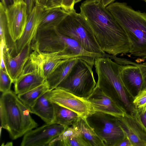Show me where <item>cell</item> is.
I'll return each mask as SVG.
<instances>
[{"mask_svg":"<svg viewBox=\"0 0 146 146\" xmlns=\"http://www.w3.org/2000/svg\"><path fill=\"white\" fill-rule=\"evenodd\" d=\"M80 10L103 51L115 56L129 53L126 33L100 0H86L81 3Z\"/></svg>","mask_w":146,"mask_h":146,"instance_id":"1","label":"cell"},{"mask_svg":"<svg viewBox=\"0 0 146 146\" xmlns=\"http://www.w3.org/2000/svg\"><path fill=\"white\" fill-rule=\"evenodd\" d=\"M106 8L123 29L128 38L129 55L138 57V63L146 59V14L123 2H113Z\"/></svg>","mask_w":146,"mask_h":146,"instance_id":"2","label":"cell"},{"mask_svg":"<svg viewBox=\"0 0 146 146\" xmlns=\"http://www.w3.org/2000/svg\"><path fill=\"white\" fill-rule=\"evenodd\" d=\"M94 66L98 76L96 86L125 108L130 113H135L137 110L131 100L132 97L122 80L121 65L109 57H102L95 59Z\"/></svg>","mask_w":146,"mask_h":146,"instance_id":"3","label":"cell"},{"mask_svg":"<svg viewBox=\"0 0 146 146\" xmlns=\"http://www.w3.org/2000/svg\"><path fill=\"white\" fill-rule=\"evenodd\" d=\"M60 23L55 28L62 35L77 41L89 52L108 57L97 42L87 21L80 13L74 9L68 12Z\"/></svg>","mask_w":146,"mask_h":146,"instance_id":"4","label":"cell"},{"mask_svg":"<svg viewBox=\"0 0 146 146\" xmlns=\"http://www.w3.org/2000/svg\"><path fill=\"white\" fill-rule=\"evenodd\" d=\"M31 47L43 52H62L72 58L80 56L84 50L77 41L61 34L55 28L38 29Z\"/></svg>","mask_w":146,"mask_h":146,"instance_id":"5","label":"cell"},{"mask_svg":"<svg viewBox=\"0 0 146 146\" xmlns=\"http://www.w3.org/2000/svg\"><path fill=\"white\" fill-rule=\"evenodd\" d=\"M21 101L15 92L2 93L0 98L1 127L8 132L13 140L25 134Z\"/></svg>","mask_w":146,"mask_h":146,"instance_id":"6","label":"cell"},{"mask_svg":"<svg viewBox=\"0 0 146 146\" xmlns=\"http://www.w3.org/2000/svg\"><path fill=\"white\" fill-rule=\"evenodd\" d=\"M92 68L85 61L78 59L67 76L56 88L86 98L93 92L96 84Z\"/></svg>","mask_w":146,"mask_h":146,"instance_id":"7","label":"cell"},{"mask_svg":"<svg viewBox=\"0 0 146 146\" xmlns=\"http://www.w3.org/2000/svg\"><path fill=\"white\" fill-rule=\"evenodd\" d=\"M86 119L105 146H116L126 137L117 117L114 116L95 111L88 115Z\"/></svg>","mask_w":146,"mask_h":146,"instance_id":"8","label":"cell"},{"mask_svg":"<svg viewBox=\"0 0 146 146\" xmlns=\"http://www.w3.org/2000/svg\"><path fill=\"white\" fill-rule=\"evenodd\" d=\"M33 50L21 73L14 83V92L17 95L30 91L46 81L40 52Z\"/></svg>","mask_w":146,"mask_h":146,"instance_id":"9","label":"cell"},{"mask_svg":"<svg viewBox=\"0 0 146 146\" xmlns=\"http://www.w3.org/2000/svg\"><path fill=\"white\" fill-rule=\"evenodd\" d=\"M113 60L121 65L122 80L133 100V93L136 95L146 87V66L116 56Z\"/></svg>","mask_w":146,"mask_h":146,"instance_id":"10","label":"cell"},{"mask_svg":"<svg viewBox=\"0 0 146 146\" xmlns=\"http://www.w3.org/2000/svg\"><path fill=\"white\" fill-rule=\"evenodd\" d=\"M49 99L53 103L65 108L85 117L95 112L86 98L78 96L66 90L56 88L50 91Z\"/></svg>","mask_w":146,"mask_h":146,"instance_id":"11","label":"cell"},{"mask_svg":"<svg viewBox=\"0 0 146 146\" xmlns=\"http://www.w3.org/2000/svg\"><path fill=\"white\" fill-rule=\"evenodd\" d=\"M68 127L55 123H46L25 134L21 146H48L52 140L62 134Z\"/></svg>","mask_w":146,"mask_h":146,"instance_id":"12","label":"cell"},{"mask_svg":"<svg viewBox=\"0 0 146 146\" xmlns=\"http://www.w3.org/2000/svg\"><path fill=\"white\" fill-rule=\"evenodd\" d=\"M117 119L132 146H146V128L138 110L134 114L127 113Z\"/></svg>","mask_w":146,"mask_h":146,"instance_id":"13","label":"cell"},{"mask_svg":"<svg viewBox=\"0 0 146 146\" xmlns=\"http://www.w3.org/2000/svg\"><path fill=\"white\" fill-rule=\"evenodd\" d=\"M5 12L9 34L15 42L22 36L27 23L28 15L26 4L23 0H18Z\"/></svg>","mask_w":146,"mask_h":146,"instance_id":"14","label":"cell"},{"mask_svg":"<svg viewBox=\"0 0 146 146\" xmlns=\"http://www.w3.org/2000/svg\"><path fill=\"white\" fill-rule=\"evenodd\" d=\"M86 99L90 103L95 111L109 114L117 117L123 116L127 113L123 107L97 86Z\"/></svg>","mask_w":146,"mask_h":146,"instance_id":"15","label":"cell"},{"mask_svg":"<svg viewBox=\"0 0 146 146\" xmlns=\"http://www.w3.org/2000/svg\"><path fill=\"white\" fill-rule=\"evenodd\" d=\"M44 10L42 7L35 5L28 15L22 36L14 42L15 50L17 54L26 46L31 45L35 40Z\"/></svg>","mask_w":146,"mask_h":146,"instance_id":"16","label":"cell"},{"mask_svg":"<svg viewBox=\"0 0 146 146\" xmlns=\"http://www.w3.org/2000/svg\"><path fill=\"white\" fill-rule=\"evenodd\" d=\"M31 44L26 46L13 57L9 51L4 48V59L7 71L13 83L21 73L30 56L32 52Z\"/></svg>","mask_w":146,"mask_h":146,"instance_id":"17","label":"cell"},{"mask_svg":"<svg viewBox=\"0 0 146 146\" xmlns=\"http://www.w3.org/2000/svg\"><path fill=\"white\" fill-rule=\"evenodd\" d=\"M50 91L40 97L29 109L30 113L38 116L46 124L53 123L54 118V103L49 99Z\"/></svg>","mask_w":146,"mask_h":146,"instance_id":"18","label":"cell"},{"mask_svg":"<svg viewBox=\"0 0 146 146\" xmlns=\"http://www.w3.org/2000/svg\"><path fill=\"white\" fill-rule=\"evenodd\" d=\"M48 146H90L72 126L68 127L62 134L52 140Z\"/></svg>","mask_w":146,"mask_h":146,"instance_id":"19","label":"cell"},{"mask_svg":"<svg viewBox=\"0 0 146 146\" xmlns=\"http://www.w3.org/2000/svg\"><path fill=\"white\" fill-rule=\"evenodd\" d=\"M71 126L90 146H105L102 141L88 124L86 118L79 116Z\"/></svg>","mask_w":146,"mask_h":146,"instance_id":"20","label":"cell"},{"mask_svg":"<svg viewBox=\"0 0 146 146\" xmlns=\"http://www.w3.org/2000/svg\"><path fill=\"white\" fill-rule=\"evenodd\" d=\"M39 52L42 58L44 74L46 79L60 65L72 58L62 52Z\"/></svg>","mask_w":146,"mask_h":146,"instance_id":"21","label":"cell"},{"mask_svg":"<svg viewBox=\"0 0 146 146\" xmlns=\"http://www.w3.org/2000/svg\"><path fill=\"white\" fill-rule=\"evenodd\" d=\"M78 58H72L63 63L47 78L46 81L49 87V90L56 88L67 76L77 60Z\"/></svg>","mask_w":146,"mask_h":146,"instance_id":"22","label":"cell"},{"mask_svg":"<svg viewBox=\"0 0 146 146\" xmlns=\"http://www.w3.org/2000/svg\"><path fill=\"white\" fill-rule=\"evenodd\" d=\"M68 13L61 7L45 10L42 14L38 29L56 28L68 15Z\"/></svg>","mask_w":146,"mask_h":146,"instance_id":"23","label":"cell"},{"mask_svg":"<svg viewBox=\"0 0 146 146\" xmlns=\"http://www.w3.org/2000/svg\"><path fill=\"white\" fill-rule=\"evenodd\" d=\"M54 113L53 123L71 126L80 116L76 112L65 108L54 103Z\"/></svg>","mask_w":146,"mask_h":146,"instance_id":"24","label":"cell"},{"mask_svg":"<svg viewBox=\"0 0 146 146\" xmlns=\"http://www.w3.org/2000/svg\"><path fill=\"white\" fill-rule=\"evenodd\" d=\"M49 90V86L46 81L38 87L27 92L17 95L19 100L29 110L40 97Z\"/></svg>","mask_w":146,"mask_h":146,"instance_id":"25","label":"cell"},{"mask_svg":"<svg viewBox=\"0 0 146 146\" xmlns=\"http://www.w3.org/2000/svg\"><path fill=\"white\" fill-rule=\"evenodd\" d=\"M0 41H3L6 47H10L11 45L8 42V39L11 38H8L11 37L8 30L5 9L1 2L0 3Z\"/></svg>","mask_w":146,"mask_h":146,"instance_id":"26","label":"cell"},{"mask_svg":"<svg viewBox=\"0 0 146 146\" xmlns=\"http://www.w3.org/2000/svg\"><path fill=\"white\" fill-rule=\"evenodd\" d=\"M132 103L139 113L144 112L146 110V87L135 96Z\"/></svg>","mask_w":146,"mask_h":146,"instance_id":"27","label":"cell"},{"mask_svg":"<svg viewBox=\"0 0 146 146\" xmlns=\"http://www.w3.org/2000/svg\"><path fill=\"white\" fill-rule=\"evenodd\" d=\"M13 81L7 72L3 69L0 70V91L2 93L10 91Z\"/></svg>","mask_w":146,"mask_h":146,"instance_id":"28","label":"cell"},{"mask_svg":"<svg viewBox=\"0 0 146 146\" xmlns=\"http://www.w3.org/2000/svg\"><path fill=\"white\" fill-rule=\"evenodd\" d=\"M35 5L42 7L45 10L61 7L59 0H36Z\"/></svg>","mask_w":146,"mask_h":146,"instance_id":"29","label":"cell"},{"mask_svg":"<svg viewBox=\"0 0 146 146\" xmlns=\"http://www.w3.org/2000/svg\"><path fill=\"white\" fill-rule=\"evenodd\" d=\"M61 8L69 12L74 9L75 0H59Z\"/></svg>","mask_w":146,"mask_h":146,"instance_id":"30","label":"cell"},{"mask_svg":"<svg viewBox=\"0 0 146 146\" xmlns=\"http://www.w3.org/2000/svg\"><path fill=\"white\" fill-rule=\"evenodd\" d=\"M26 4L28 15L31 13L35 5L36 0H23Z\"/></svg>","mask_w":146,"mask_h":146,"instance_id":"31","label":"cell"},{"mask_svg":"<svg viewBox=\"0 0 146 146\" xmlns=\"http://www.w3.org/2000/svg\"><path fill=\"white\" fill-rule=\"evenodd\" d=\"M18 0H1V2L5 9L15 4Z\"/></svg>","mask_w":146,"mask_h":146,"instance_id":"32","label":"cell"},{"mask_svg":"<svg viewBox=\"0 0 146 146\" xmlns=\"http://www.w3.org/2000/svg\"><path fill=\"white\" fill-rule=\"evenodd\" d=\"M116 146H132L130 140L126 136L125 138L118 143Z\"/></svg>","mask_w":146,"mask_h":146,"instance_id":"33","label":"cell"},{"mask_svg":"<svg viewBox=\"0 0 146 146\" xmlns=\"http://www.w3.org/2000/svg\"><path fill=\"white\" fill-rule=\"evenodd\" d=\"M139 113L141 121L146 128V110L144 112Z\"/></svg>","mask_w":146,"mask_h":146,"instance_id":"34","label":"cell"},{"mask_svg":"<svg viewBox=\"0 0 146 146\" xmlns=\"http://www.w3.org/2000/svg\"><path fill=\"white\" fill-rule=\"evenodd\" d=\"M102 5L105 7L113 3L115 0H100Z\"/></svg>","mask_w":146,"mask_h":146,"instance_id":"35","label":"cell"},{"mask_svg":"<svg viewBox=\"0 0 146 146\" xmlns=\"http://www.w3.org/2000/svg\"><path fill=\"white\" fill-rule=\"evenodd\" d=\"M82 0H75V3H78L80 1H81Z\"/></svg>","mask_w":146,"mask_h":146,"instance_id":"36","label":"cell"},{"mask_svg":"<svg viewBox=\"0 0 146 146\" xmlns=\"http://www.w3.org/2000/svg\"><path fill=\"white\" fill-rule=\"evenodd\" d=\"M141 0L144 1H145V2H146V0Z\"/></svg>","mask_w":146,"mask_h":146,"instance_id":"37","label":"cell"}]
</instances>
